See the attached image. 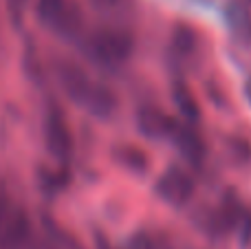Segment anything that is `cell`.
<instances>
[{"instance_id": "cell-12", "label": "cell", "mask_w": 251, "mask_h": 249, "mask_svg": "<svg viewBox=\"0 0 251 249\" xmlns=\"http://www.w3.org/2000/svg\"><path fill=\"white\" fill-rule=\"evenodd\" d=\"M174 100H176L181 113L185 115V119H199L201 117L199 104H196L194 95L190 93V88H187V86H181V84H178V86L174 88Z\"/></svg>"}, {"instance_id": "cell-4", "label": "cell", "mask_w": 251, "mask_h": 249, "mask_svg": "<svg viewBox=\"0 0 251 249\" xmlns=\"http://www.w3.org/2000/svg\"><path fill=\"white\" fill-rule=\"evenodd\" d=\"M156 192L172 205H183L194 194V181L181 168H170L168 172L161 174L159 183H156Z\"/></svg>"}, {"instance_id": "cell-6", "label": "cell", "mask_w": 251, "mask_h": 249, "mask_svg": "<svg viewBox=\"0 0 251 249\" xmlns=\"http://www.w3.org/2000/svg\"><path fill=\"white\" fill-rule=\"evenodd\" d=\"M57 79H60L64 93L75 104H84L93 82L88 79V75L84 73L77 64H73V62H62V64H57Z\"/></svg>"}, {"instance_id": "cell-2", "label": "cell", "mask_w": 251, "mask_h": 249, "mask_svg": "<svg viewBox=\"0 0 251 249\" xmlns=\"http://www.w3.org/2000/svg\"><path fill=\"white\" fill-rule=\"evenodd\" d=\"M35 13L42 25L62 38H75L82 29V13L73 0H35Z\"/></svg>"}, {"instance_id": "cell-10", "label": "cell", "mask_w": 251, "mask_h": 249, "mask_svg": "<svg viewBox=\"0 0 251 249\" xmlns=\"http://www.w3.org/2000/svg\"><path fill=\"white\" fill-rule=\"evenodd\" d=\"M115 159L117 163L126 166L128 170H134V172H143L148 168V157L141 148H134V146H119L115 148Z\"/></svg>"}, {"instance_id": "cell-14", "label": "cell", "mask_w": 251, "mask_h": 249, "mask_svg": "<svg viewBox=\"0 0 251 249\" xmlns=\"http://www.w3.org/2000/svg\"><path fill=\"white\" fill-rule=\"evenodd\" d=\"M126 2V0H91L93 7L97 9H104V11H113V9L122 7V4Z\"/></svg>"}, {"instance_id": "cell-11", "label": "cell", "mask_w": 251, "mask_h": 249, "mask_svg": "<svg viewBox=\"0 0 251 249\" xmlns=\"http://www.w3.org/2000/svg\"><path fill=\"white\" fill-rule=\"evenodd\" d=\"M172 47L181 53L183 57L192 55L196 49V31L187 25H178L172 31Z\"/></svg>"}, {"instance_id": "cell-3", "label": "cell", "mask_w": 251, "mask_h": 249, "mask_svg": "<svg viewBox=\"0 0 251 249\" xmlns=\"http://www.w3.org/2000/svg\"><path fill=\"white\" fill-rule=\"evenodd\" d=\"M31 241V221L22 207H13L7 212L4 223L0 227V249H26Z\"/></svg>"}, {"instance_id": "cell-7", "label": "cell", "mask_w": 251, "mask_h": 249, "mask_svg": "<svg viewBox=\"0 0 251 249\" xmlns=\"http://www.w3.org/2000/svg\"><path fill=\"white\" fill-rule=\"evenodd\" d=\"M137 126L146 137H154L156 139V137H170L172 135L176 122H174L172 117H168L165 113H161L159 108H150V106H146V108H141L137 113Z\"/></svg>"}, {"instance_id": "cell-5", "label": "cell", "mask_w": 251, "mask_h": 249, "mask_svg": "<svg viewBox=\"0 0 251 249\" xmlns=\"http://www.w3.org/2000/svg\"><path fill=\"white\" fill-rule=\"evenodd\" d=\"M44 139H47V148L53 157L66 159L73 148V139H71V130L66 119L62 117L57 110H51L44 119Z\"/></svg>"}, {"instance_id": "cell-9", "label": "cell", "mask_w": 251, "mask_h": 249, "mask_svg": "<svg viewBox=\"0 0 251 249\" xmlns=\"http://www.w3.org/2000/svg\"><path fill=\"white\" fill-rule=\"evenodd\" d=\"M170 137L176 141L178 150H181L192 163H199L201 159H203V154H205L203 139H201V135L192 126H178L176 124Z\"/></svg>"}, {"instance_id": "cell-1", "label": "cell", "mask_w": 251, "mask_h": 249, "mask_svg": "<svg viewBox=\"0 0 251 249\" xmlns=\"http://www.w3.org/2000/svg\"><path fill=\"white\" fill-rule=\"evenodd\" d=\"M86 53L101 66H119L132 53V38L119 29H100L86 40Z\"/></svg>"}, {"instance_id": "cell-15", "label": "cell", "mask_w": 251, "mask_h": 249, "mask_svg": "<svg viewBox=\"0 0 251 249\" xmlns=\"http://www.w3.org/2000/svg\"><path fill=\"white\" fill-rule=\"evenodd\" d=\"M11 210V203H9V197L7 192H4L2 188H0V227H2L4 223V216H7V212Z\"/></svg>"}, {"instance_id": "cell-8", "label": "cell", "mask_w": 251, "mask_h": 249, "mask_svg": "<svg viewBox=\"0 0 251 249\" xmlns=\"http://www.w3.org/2000/svg\"><path fill=\"white\" fill-rule=\"evenodd\" d=\"M82 106H84V108H86L91 115H95V117L106 119V117H110V115L115 113V106H117V97H115V93L110 91L108 86L93 82L91 91H88V95H86V100H84Z\"/></svg>"}, {"instance_id": "cell-13", "label": "cell", "mask_w": 251, "mask_h": 249, "mask_svg": "<svg viewBox=\"0 0 251 249\" xmlns=\"http://www.w3.org/2000/svg\"><path fill=\"white\" fill-rule=\"evenodd\" d=\"M26 4H29V0H7V11L13 22L22 20V16L26 11Z\"/></svg>"}]
</instances>
